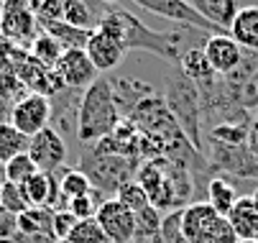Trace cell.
Masks as SVG:
<instances>
[{"label": "cell", "instance_id": "cell-1", "mask_svg": "<svg viewBox=\"0 0 258 243\" xmlns=\"http://www.w3.org/2000/svg\"><path fill=\"white\" fill-rule=\"evenodd\" d=\"M95 31H102L110 39H115L123 46V51H149V54H156L176 67H179V59L184 51L181 31H164V33L154 31L151 26L138 21L133 13L118 11V8H110Z\"/></svg>", "mask_w": 258, "mask_h": 243}, {"label": "cell", "instance_id": "cell-2", "mask_svg": "<svg viewBox=\"0 0 258 243\" xmlns=\"http://www.w3.org/2000/svg\"><path fill=\"white\" fill-rule=\"evenodd\" d=\"M120 120L123 118L118 113L113 90H110V80L100 75L82 92L80 108H77V141L87 146L97 144L100 138L113 133Z\"/></svg>", "mask_w": 258, "mask_h": 243}, {"label": "cell", "instance_id": "cell-3", "mask_svg": "<svg viewBox=\"0 0 258 243\" xmlns=\"http://www.w3.org/2000/svg\"><path fill=\"white\" fill-rule=\"evenodd\" d=\"M164 102L174 120L179 123L181 133L189 138V144L197 151H205V128H202V95L197 85L176 67V72L166 80L164 87Z\"/></svg>", "mask_w": 258, "mask_h": 243}, {"label": "cell", "instance_id": "cell-4", "mask_svg": "<svg viewBox=\"0 0 258 243\" xmlns=\"http://www.w3.org/2000/svg\"><path fill=\"white\" fill-rule=\"evenodd\" d=\"M80 171H85L90 185L100 192H118L125 182L136 179L138 161L118 154H92L85 151L80 156Z\"/></svg>", "mask_w": 258, "mask_h": 243}, {"label": "cell", "instance_id": "cell-5", "mask_svg": "<svg viewBox=\"0 0 258 243\" xmlns=\"http://www.w3.org/2000/svg\"><path fill=\"white\" fill-rule=\"evenodd\" d=\"M205 161L210 171H223L240 179H255L258 182V161L250 154L248 144H217L205 141Z\"/></svg>", "mask_w": 258, "mask_h": 243}, {"label": "cell", "instance_id": "cell-6", "mask_svg": "<svg viewBox=\"0 0 258 243\" xmlns=\"http://www.w3.org/2000/svg\"><path fill=\"white\" fill-rule=\"evenodd\" d=\"M0 33L13 44L31 46V41L41 33L31 0H3V6H0Z\"/></svg>", "mask_w": 258, "mask_h": 243}, {"label": "cell", "instance_id": "cell-7", "mask_svg": "<svg viewBox=\"0 0 258 243\" xmlns=\"http://www.w3.org/2000/svg\"><path fill=\"white\" fill-rule=\"evenodd\" d=\"M136 6H141L143 11H149L159 18H166V21H174L179 26H189V28H197L207 36H215V33H228L225 28H220L215 23H210L207 18H202L187 0H133Z\"/></svg>", "mask_w": 258, "mask_h": 243}, {"label": "cell", "instance_id": "cell-8", "mask_svg": "<svg viewBox=\"0 0 258 243\" xmlns=\"http://www.w3.org/2000/svg\"><path fill=\"white\" fill-rule=\"evenodd\" d=\"M8 123L26 138L36 136L39 131H44L51 123V100L44 97V95H36V92L23 95L16 102V108L11 110Z\"/></svg>", "mask_w": 258, "mask_h": 243}, {"label": "cell", "instance_id": "cell-9", "mask_svg": "<svg viewBox=\"0 0 258 243\" xmlns=\"http://www.w3.org/2000/svg\"><path fill=\"white\" fill-rule=\"evenodd\" d=\"M26 154L33 159L36 169L39 171H59L64 166V159H67V144L59 131H54L51 126H46L44 131H39L36 136L28 138V146H26Z\"/></svg>", "mask_w": 258, "mask_h": 243}, {"label": "cell", "instance_id": "cell-10", "mask_svg": "<svg viewBox=\"0 0 258 243\" xmlns=\"http://www.w3.org/2000/svg\"><path fill=\"white\" fill-rule=\"evenodd\" d=\"M95 220L102 228V233L110 238V243H133L136 240V215L118 197L105 200L100 205Z\"/></svg>", "mask_w": 258, "mask_h": 243}, {"label": "cell", "instance_id": "cell-11", "mask_svg": "<svg viewBox=\"0 0 258 243\" xmlns=\"http://www.w3.org/2000/svg\"><path fill=\"white\" fill-rule=\"evenodd\" d=\"M54 72L61 77L64 87H69V90H82V92L100 77V72L92 67V62H90V56H87L85 49H67V51L59 56Z\"/></svg>", "mask_w": 258, "mask_h": 243}, {"label": "cell", "instance_id": "cell-12", "mask_svg": "<svg viewBox=\"0 0 258 243\" xmlns=\"http://www.w3.org/2000/svg\"><path fill=\"white\" fill-rule=\"evenodd\" d=\"M210 67L215 69L217 77H228L230 72H235V67L243 59V46L230 36V33H215V36L205 39L202 46Z\"/></svg>", "mask_w": 258, "mask_h": 243}, {"label": "cell", "instance_id": "cell-13", "mask_svg": "<svg viewBox=\"0 0 258 243\" xmlns=\"http://www.w3.org/2000/svg\"><path fill=\"white\" fill-rule=\"evenodd\" d=\"M85 51H87L92 67L97 69L100 75L113 72V69L123 62V56H125L123 46L115 39H110L107 33H102V31H92L90 33V41H87Z\"/></svg>", "mask_w": 258, "mask_h": 243}, {"label": "cell", "instance_id": "cell-14", "mask_svg": "<svg viewBox=\"0 0 258 243\" xmlns=\"http://www.w3.org/2000/svg\"><path fill=\"white\" fill-rule=\"evenodd\" d=\"M220 215L202 200V202H192L181 210V235L187 243H205L210 228L215 225Z\"/></svg>", "mask_w": 258, "mask_h": 243}, {"label": "cell", "instance_id": "cell-15", "mask_svg": "<svg viewBox=\"0 0 258 243\" xmlns=\"http://www.w3.org/2000/svg\"><path fill=\"white\" fill-rule=\"evenodd\" d=\"M21 192L28 202V207H51V210H59V182L54 174L49 171H36V174L21 185Z\"/></svg>", "mask_w": 258, "mask_h": 243}, {"label": "cell", "instance_id": "cell-16", "mask_svg": "<svg viewBox=\"0 0 258 243\" xmlns=\"http://www.w3.org/2000/svg\"><path fill=\"white\" fill-rule=\"evenodd\" d=\"M110 90H113L115 97V105L123 120L131 118V113L136 110L138 102H143L146 97L156 95V90L151 85H146L141 80H131V77H118V80H110Z\"/></svg>", "mask_w": 258, "mask_h": 243}, {"label": "cell", "instance_id": "cell-17", "mask_svg": "<svg viewBox=\"0 0 258 243\" xmlns=\"http://www.w3.org/2000/svg\"><path fill=\"white\" fill-rule=\"evenodd\" d=\"M179 69L197 85L200 95L210 92L217 85V80H220L215 75V69L210 67V62H207V56H205L202 49H184L181 51V59H179Z\"/></svg>", "mask_w": 258, "mask_h": 243}, {"label": "cell", "instance_id": "cell-18", "mask_svg": "<svg viewBox=\"0 0 258 243\" xmlns=\"http://www.w3.org/2000/svg\"><path fill=\"white\" fill-rule=\"evenodd\" d=\"M228 223L233 225L235 235L240 240H255L258 238V207L253 197H238L233 210L228 213Z\"/></svg>", "mask_w": 258, "mask_h": 243}, {"label": "cell", "instance_id": "cell-19", "mask_svg": "<svg viewBox=\"0 0 258 243\" xmlns=\"http://www.w3.org/2000/svg\"><path fill=\"white\" fill-rule=\"evenodd\" d=\"M230 36L248 51H258V3L238 8L233 23H230Z\"/></svg>", "mask_w": 258, "mask_h": 243}, {"label": "cell", "instance_id": "cell-20", "mask_svg": "<svg viewBox=\"0 0 258 243\" xmlns=\"http://www.w3.org/2000/svg\"><path fill=\"white\" fill-rule=\"evenodd\" d=\"M187 3L210 23L225 28L230 33V23L238 13V3L235 0H187Z\"/></svg>", "mask_w": 258, "mask_h": 243}, {"label": "cell", "instance_id": "cell-21", "mask_svg": "<svg viewBox=\"0 0 258 243\" xmlns=\"http://www.w3.org/2000/svg\"><path fill=\"white\" fill-rule=\"evenodd\" d=\"M207 205L220 215V218H228V213L233 210V205L238 202V190L225 179V177H210L207 179Z\"/></svg>", "mask_w": 258, "mask_h": 243}, {"label": "cell", "instance_id": "cell-22", "mask_svg": "<svg viewBox=\"0 0 258 243\" xmlns=\"http://www.w3.org/2000/svg\"><path fill=\"white\" fill-rule=\"evenodd\" d=\"M54 177H56V182H59V192H61L64 205H67V200H75V197L87 195V192L92 190L87 174H85V171H80V169H67V166H61L59 171H54Z\"/></svg>", "mask_w": 258, "mask_h": 243}, {"label": "cell", "instance_id": "cell-23", "mask_svg": "<svg viewBox=\"0 0 258 243\" xmlns=\"http://www.w3.org/2000/svg\"><path fill=\"white\" fill-rule=\"evenodd\" d=\"M31 51V56L39 62V64H44V67H49V69H54L56 67V62H59V56L64 54V46L54 39V36H49L46 31H41L39 36H36L33 41H31V46H28Z\"/></svg>", "mask_w": 258, "mask_h": 243}, {"label": "cell", "instance_id": "cell-24", "mask_svg": "<svg viewBox=\"0 0 258 243\" xmlns=\"http://www.w3.org/2000/svg\"><path fill=\"white\" fill-rule=\"evenodd\" d=\"M44 31L49 33V36H54V39L64 46V51H67V49H85L87 41H90V31L75 28V26H69V23H64V21L49 23Z\"/></svg>", "mask_w": 258, "mask_h": 243}, {"label": "cell", "instance_id": "cell-25", "mask_svg": "<svg viewBox=\"0 0 258 243\" xmlns=\"http://www.w3.org/2000/svg\"><path fill=\"white\" fill-rule=\"evenodd\" d=\"M133 215H136V240H138V243L151 240L154 235H159V230H161V218H164V215L156 210L154 205L141 207V210H136Z\"/></svg>", "mask_w": 258, "mask_h": 243}, {"label": "cell", "instance_id": "cell-26", "mask_svg": "<svg viewBox=\"0 0 258 243\" xmlns=\"http://www.w3.org/2000/svg\"><path fill=\"white\" fill-rule=\"evenodd\" d=\"M105 202V197H102V192L100 190H90L87 195H80V197H75V200H67V210L75 215L77 220H92L95 215H97V210H100V205Z\"/></svg>", "mask_w": 258, "mask_h": 243}, {"label": "cell", "instance_id": "cell-27", "mask_svg": "<svg viewBox=\"0 0 258 243\" xmlns=\"http://www.w3.org/2000/svg\"><path fill=\"white\" fill-rule=\"evenodd\" d=\"M36 164H33V159L26 154V151H21V154H16L13 159H8L6 164H3V177H6V182H13V185H23V182H28L33 174H36Z\"/></svg>", "mask_w": 258, "mask_h": 243}, {"label": "cell", "instance_id": "cell-28", "mask_svg": "<svg viewBox=\"0 0 258 243\" xmlns=\"http://www.w3.org/2000/svg\"><path fill=\"white\" fill-rule=\"evenodd\" d=\"M26 146H28L26 136H21L11 123H0V164H6L16 154L26 151Z\"/></svg>", "mask_w": 258, "mask_h": 243}, {"label": "cell", "instance_id": "cell-29", "mask_svg": "<svg viewBox=\"0 0 258 243\" xmlns=\"http://www.w3.org/2000/svg\"><path fill=\"white\" fill-rule=\"evenodd\" d=\"M67 240L69 243H110V238L102 233V228L97 225L95 218L92 220H80Z\"/></svg>", "mask_w": 258, "mask_h": 243}, {"label": "cell", "instance_id": "cell-30", "mask_svg": "<svg viewBox=\"0 0 258 243\" xmlns=\"http://www.w3.org/2000/svg\"><path fill=\"white\" fill-rule=\"evenodd\" d=\"M36 23H39V31H44L49 23L61 21V0H33L31 3Z\"/></svg>", "mask_w": 258, "mask_h": 243}, {"label": "cell", "instance_id": "cell-31", "mask_svg": "<svg viewBox=\"0 0 258 243\" xmlns=\"http://www.w3.org/2000/svg\"><path fill=\"white\" fill-rule=\"evenodd\" d=\"M0 205H3V210H8L16 218L28 210V202H26L21 187L13 185V182H6V179H3V192H0Z\"/></svg>", "mask_w": 258, "mask_h": 243}, {"label": "cell", "instance_id": "cell-32", "mask_svg": "<svg viewBox=\"0 0 258 243\" xmlns=\"http://www.w3.org/2000/svg\"><path fill=\"white\" fill-rule=\"evenodd\" d=\"M118 200H120V202L128 207L131 213L141 210V207H146V205H151V202H149V195L143 192V187H141L136 179L125 182V185L118 190Z\"/></svg>", "mask_w": 258, "mask_h": 243}, {"label": "cell", "instance_id": "cell-33", "mask_svg": "<svg viewBox=\"0 0 258 243\" xmlns=\"http://www.w3.org/2000/svg\"><path fill=\"white\" fill-rule=\"evenodd\" d=\"M77 223H80V220H77L75 215H72V213L67 210V207H64V210H61V207H59V210H54V220H51L54 238H56V240H67V238H69V233L75 230V225H77Z\"/></svg>", "mask_w": 258, "mask_h": 243}, {"label": "cell", "instance_id": "cell-34", "mask_svg": "<svg viewBox=\"0 0 258 243\" xmlns=\"http://www.w3.org/2000/svg\"><path fill=\"white\" fill-rule=\"evenodd\" d=\"M238 240H240V238L235 235V230H233V225L228 223V218H217L215 225L210 228L207 238H205V243H238Z\"/></svg>", "mask_w": 258, "mask_h": 243}, {"label": "cell", "instance_id": "cell-35", "mask_svg": "<svg viewBox=\"0 0 258 243\" xmlns=\"http://www.w3.org/2000/svg\"><path fill=\"white\" fill-rule=\"evenodd\" d=\"M248 149L250 154L255 156L258 161V110L253 113V120H250V131H248Z\"/></svg>", "mask_w": 258, "mask_h": 243}, {"label": "cell", "instance_id": "cell-36", "mask_svg": "<svg viewBox=\"0 0 258 243\" xmlns=\"http://www.w3.org/2000/svg\"><path fill=\"white\" fill-rule=\"evenodd\" d=\"M100 3H102V6H110V8H113V3H118V0H100Z\"/></svg>", "mask_w": 258, "mask_h": 243}, {"label": "cell", "instance_id": "cell-37", "mask_svg": "<svg viewBox=\"0 0 258 243\" xmlns=\"http://www.w3.org/2000/svg\"><path fill=\"white\" fill-rule=\"evenodd\" d=\"M250 197H253V202H255V207H258V187L253 190V195H250Z\"/></svg>", "mask_w": 258, "mask_h": 243}, {"label": "cell", "instance_id": "cell-38", "mask_svg": "<svg viewBox=\"0 0 258 243\" xmlns=\"http://www.w3.org/2000/svg\"><path fill=\"white\" fill-rule=\"evenodd\" d=\"M149 243H164V240H161V238H159V235H154V238H151V240H149Z\"/></svg>", "mask_w": 258, "mask_h": 243}, {"label": "cell", "instance_id": "cell-39", "mask_svg": "<svg viewBox=\"0 0 258 243\" xmlns=\"http://www.w3.org/2000/svg\"><path fill=\"white\" fill-rule=\"evenodd\" d=\"M238 243H258V240H238Z\"/></svg>", "mask_w": 258, "mask_h": 243}, {"label": "cell", "instance_id": "cell-40", "mask_svg": "<svg viewBox=\"0 0 258 243\" xmlns=\"http://www.w3.org/2000/svg\"><path fill=\"white\" fill-rule=\"evenodd\" d=\"M0 192H3V182H0ZM0 207H3V205H0Z\"/></svg>", "mask_w": 258, "mask_h": 243}, {"label": "cell", "instance_id": "cell-41", "mask_svg": "<svg viewBox=\"0 0 258 243\" xmlns=\"http://www.w3.org/2000/svg\"><path fill=\"white\" fill-rule=\"evenodd\" d=\"M255 90H258V82H255Z\"/></svg>", "mask_w": 258, "mask_h": 243}, {"label": "cell", "instance_id": "cell-42", "mask_svg": "<svg viewBox=\"0 0 258 243\" xmlns=\"http://www.w3.org/2000/svg\"><path fill=\"white\" fill-rule=\"evenodd\" d=\"M31 3H33V0H31Z\"/></svg>", "mask_w": 258, "mask_h": 243}, {"label": "cell", "instance_id": "cell-43", "mask_svg": "<svg viewBox=\"0 0 258 243\" xmlns=\"http://www.w3.org/2000/svg\"><path fill=\"white\" fill-rule=\"evenodd\" d=\"M0 6H3V3H0Z\"/></svg>", "mask_w": 258, "mask_h": 243}, {"label": "cell", "instance_id": "cell-44", "mask_svg": "<svg viewBox=\"0 0 258 243\" xmlns=\"http://www.w3.org/2000/svg\"><path fill=\"white\" fill-rule=\"evenodd\" d=\"M255 240H258V238H255Z\"/></svg>", "mask_w": 258, "mask_h": 243}]
</instances>
